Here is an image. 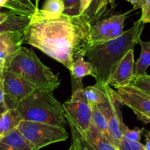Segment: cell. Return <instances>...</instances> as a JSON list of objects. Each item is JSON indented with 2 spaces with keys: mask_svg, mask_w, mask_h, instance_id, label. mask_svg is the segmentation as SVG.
Wrapping results in <instances>:
<instances>
[{
  "mask_svg": "<svg viewBox=\"0 0 150 150\" xmlns=\"http://www.w3.org/2000/svg\"><path fill=\"white\" fill-rule=\"evenodd\" d=\"M16 129L35 150L64 141L69 137L65 127L41 122L21 120Z\"/></svg>",
  "mask_w": 150,
  "mask_h": 150,
  "instance_id": "obj_5",
  "label": "cell"
},
{
  "mask_svg": "<svg viewBox=\"0 0 150 150\" xmlns=\"http://www.w3.org/2000/svg\"><path fill=\"white\" fill-rule=\"evenodd\" d=\"M8 2V0H0V8H5Z\"/></svg>",
  "mask_w": 150,
  "mask_h": 150,
  "instance_id": "obj_40",
  "label": "cell"
},
{
  "mask_svg": "<svg viewBox=\"0 0 150 150\" xmlns=\"http://www.w3.org/2000/svg\"><path fill=\"white\" fill-rule=\"evenodd\" d=\"M83 99L89 104L91 107H102L107 100L106 95L102 88L94 85L93 86H88L79 88Z\"/></svg>",
  "mask_w": 150,
  "mask_h": 150,
  "instance_id": "obj_17",
  "label": "cell"
},
{
  "mask_svg": "<svg viewBox=\"0 0 150 150\" xmlns=\"http://www.w3.org/2000/svg\"><path fill=\"white\" fill-rule=\"evenodd\" d=\"M5 103V93H4L3 82L2 79L0 80V104Z\"/></svg>",
  "mask_w": 150,
  "mask_h": 150,
  "instance_id": "obj_35",
  "label": "cell"
},
{
  "mask_svg": "<svg viewBox=\"0 0 150 150\" xmlns=\"http://www.w3.org/2000/svg\"><path fill=\"white\" fill-rule=\"evenodd\" d=\"M2 137H3V135H0V140L2 139Z\"/></svg>",
  "mask_w": 150,
  "mask_h": 150,
  "instance_id": "obj_43",
  "label": "cell"
},
{
  "mask_svg": "<svg viewBox=\"0 0 150 150\" xmlns=\"http://www.w3.org/2000/svg\"><path fill=\"white\" fill-rule=\"evenodd\" d=\"M97 86L102 88L106 95V102L103 106L99 108L102 110L107 118L112 144L118 148L119 142L122 138V127L125 125L120 110L122 104L116 98L115 91L109 85Z\"/></svg>",
  "mask_w": 150,
  "mask_h": 150,
  "instance_id": "obj_6",
  "label": "cell"
},
{
  "mask_svg": "<svg viewBox=\"0 0 150 150\" xmlns=\"http://www.w3.org/2000/svg\"><path fill=\"white\" fill-rule=\"evenodd\" d=\"M128 13L129 12L111 16L91 24V43L105 42L120 37L125 32V21Z\"/></svg>",
  "mask_w": 150,
  "mask_h": 150,
  "instance_id": "obj_10",
  "label": "cell"
},
{
  "mask_svg": "<svg viewBox=\"0 0 150 150\" xmlns=\"http://www.w3.org/2000/svg\"><path fill=\"white\" fill-rule=\"evenodd\" d=\"M10 13L9 11H8V12H1L0 11V23L2 22V21H4L5 20H6L7 18H8V16H9Z\"/></svg>",
  "mask_w": 150,
  "mask_h": 150,
  "instance_id": "obj_36",
  "label": "cell"
},
{
  "mask_svg": "<svg viewBox=\"0 0 150 150\" xmlns=\"http://www.w3.org/2000/svg\"><path fill=\"white\" fill-rule=\"evenodd\" d=\"M5 71L19 75L38 90L53 92L60 85L58 75L44 65L33 50L24 47L6 59Z\"/></svg>",
  "mask_w": 150,
  "mask_h": 150,
  "instance_id": "obj_3",
  "label": "cell"
},
{
  "mask_svg": "<svg viewBox=\"0 0 150 150\" xmlns=\"http://www.w3.org/2000/svg\"><path fill=\"white\" fill-rule=\"evenodd\" d=\"M91 26L82 15L63 13L52 19L30 20L22 44L38 49L70 72L75 59L86 55L91 43Z\"/></svg>",
  "mask_w": 150,
  "mask_h": 150,
  "instance_id": "obj_1",
  "label": "cell"
},
{
  "mask_svg": "<svg viewBox=\"0 0 150 150\" xmlns=\"http://www.w3.org/2000/svg\"><path fill=\"white\" fill-rule=\"evenodd\" d=\"M8 110V107L6 106L5 103L4 104H0V115L4 113L5 112H6L7 110Z\"/></svg>",
  "mask_w": 150,
  "mask_h": 150,
  "instance_id": "obj_38",
  "label": "cell"
},
{
  "mask_svg": "<svg viewBox=\"0 0 150 150\" xmlns=\"http://www.w3.org/2000/svg\"><path fill=\"white\" fill-rule=\"evenodd\" d=\"M5 105L8 109H14L27 96L38 89L25 79L13 72L5 71L3 77Z\"/></svg>",
  "mask_w": 150,
  "mask_h": 150,
  "instance_id": "obj_7",
  "label": "cell"
},
{
  "mask_svg": "<svg viewBox=\"0 0 150 150\" xmlns=\"http://www.w3.org/2000/svg\"><path fill=\"white\" fill-rule=\"evenodd\" d=\"M22 42H13L0 46V63H5L11 54L22 47Z\"/></svg>",
  "mask_w": 150,
  "mask_h": 150,
  "instance_id": "obj_23",
  "label": "cell"
},
{
  "mask_svg": "<svg viewBox=\"0 0 150 150\" xmlns=\"http://www.w3.org/2000/svg\"><path fill=\"white\" fill-rule=\"evenodd\" d=\"M85 54H80L74 60L72 70L70 71L73 90L83 88V77L92 76L96 78V71L88 60H85Z\"/></svg>",
  "mask_w": 150,
  "mask_h": 150,
  "instance_id": "obj_12",
  "label": "cell"
},
{
  "mask_svg": "<svg viewBox=\"0 0 150 150\" xmlns=\"http://www.w3.org/2000/svg\"><path fill=\"white\" fill-rule=\"evenodd\" d=\"M138 44L141 46V54L135 63L134 77L147 74L146 70L150 66V40L144 41L141 39Z\"/></svg>",
  "mask_w": 150,
  "mask_h": 150,
  "instance_id": "obj_18",
  "label": "cell"
},
{
  "mask_svg": "<svg viewBox=\"0 0 150 150\" xmlns=\"http://www.w3.org/2000/svg\"><path fill=\"white\" fill-rule=\"evenodd\" d=\"M127 1L132 4L133 6V10L140 9V8L141 9L144 4V0H127Z\"/></svg>",
  "mask_w": 150,
  "mask_h": 150,
  "instance_id": "obj_33",
  "label": "cell"
},
{
  "mask_svg": "<svg viewBox=\"0 0 150 150\" xmlns=\"http://www.w3.org/2000/svg\"><path fill=\"white\" fill-rule=\"evenodd\" d=\"M150 133L146 135V144L144 145L146 150H150Z\"/></svg>",
  "mask_w": 150,
  "mask_h": 150,
  "instance_id": "obj_37",
  "label": "cell"
},
{
  "mask_svg": "<svg viewBox=\"0 0 150 150\" xmlns=\"http://www.w3.org/2000/svg\"><path fill=\"white\" fill-rule=\"evenodd\" d=\"M22 120L41 122L65 127L68 125L63 104L53 92L37 90L21 101L15 108Z\"/></svg>",
  "mask_w": 150,
  "mask_h": 150,
  "instance_id": "obj_4",
  "label": "cell"
},
{
  "mask_svg": "<svg viewBox=\"0 0 150 150\" xmlns=\"http://www.w3.org/2000/svg\"><path fill=\"white\" fill-rule=\"evenodd\" d=\"M24 30L0 34V46L5 44H9V43L22 42Z\"/></svg>",
  "mask_w": 150,
  "mask_h": 150,
  "instance_id": "obj_25",
  "label": "cell"
},
{
  "mask_svg": "<svg viewBox=\"0 0 150 150\" xmlns=\"http://www.w3.org/2000/svg\"><path fill=\"white\" fill-rule=\"evenodd\" d=\"M144 123H145V124H150V119H146V120L145 122H144Z\"/></svg>",
  "mask_w": 150,
  "mask_h": 150,
  "instance_id": "obj_42",
  "label": "cell"
},
{
  "mask_svg": "<svg viewBox=\"0 0 150 150\" xmlns=\"http://www.w3.org/2000/svg\"><path fill=\"white\" fill-rule=\"evenodd\" d=\"M145 24L141 18L120 37L105 42L91 43L86 52L87 60L96 71V85H107L118 63L138 44Z\"/></svg>",
  "mask_w": 150,
  "mask_h": 150,
  "instance_id": "obj_2",
  "label": "cell"
},
{
  "mask_svg": "<svg viewBox=\"0 0 150 150\" xmlns=\"http://www.w3.org/2000/svg\"><path fill=\"white\" fill-rule=\"evenodd\" d=\"M66 116L83 135L87 132L91 124V107L83 99L79 88L72 91L69 100L63 103Z\"/></svg>",
  "mask_w": 150,
  "mask_h": 150,
  "instance_id": "obj_9",
  "label": "cell"
},
{
  "mask_svg": "<svg viewBox=\"0 0 150 150\" xmlns=\"http://www.w3.org/2000/svg\"><path fill=\"white\" fill-rule=\"evenodd\" d=\"M5 71V63H0V80H2Z\"/></svg>",
  "mask_w": 150,
  "mask_h": 150,
  "instance_id": "obj_39",
  "label": "cell"
},
{
  "mask_svg": "<svg viewBox=\"0 0 150 150\" xmlns=\"http://www.w3.org/2000/svg\"><path fill=\"white\" fill-rule=\"evenodd\" d=\"M66 119H67L68 125H69L71 129V137L74 138L75 139L77 140V141L78 142V144H80V147L83 150H95L90 144L88 143V141H86V138H84L83 135L81 134V132L78 130V129L76 128V127L74 126V125L73 124V122H71V120L70 119V118L68 116L66 115Z\"/></svg>",
  "mask_w": 150,
  "mask_h": 150,
  "instance_id": "obj_22",
  "label": "cell"
},
{
  "mask_svg": "<svg viewBox=\"0 0 150 150\" xmlns=\"http://www.w3.org/2000/svg\"><path fill=\"white\" fill-rule=\"evenodd\" d=\"M83 135L95 150H119L114 144L92 124H91L87 132Z\"/></svg>",
  "mask_w": 150,
  "mask_h": 150,
  "instance_id": "obj_15",
  "label": "cell"
},
{
  "mask_svg": "<svg viewBox=\"0 0 150 150\" xmlns=\"http://www.w3.org/2000/svg\"><path fill=\"white\" fill-rule=\"evenodd\" d=\"M93 0H80V15H83L88 8Z\"/></svg>",
  "mask_w": 150,
  "mask_h": 150,
  "instance_id": "obj_32",
  "label": "cell"
},
{
  "mask_svg": "<svg viewBox=\"0 0 150 150\" xmlns=\"http://www.w3.org/2000/svg\"><path fill=\"white\" fill-rule=\"evenodd\" d=\"M144 23H150V0H144L141 8V17L140 18Z\"/></svg>",
  "mask_w": 150,
  "mask_h": 150,
  "instance_id": "obj_30",
  "label": "cell"
},
{
  "mask_svg": "<svg viewBox=\"0 0 150 150\" xmlns=\"http://www.w3.org/2000/svg\"><path fill=\"white\" fill-rule=\"evenodd\" d=\"M116 98L123 105L130 108L137 118L144 122L150 119V96L131 85L116 88Z\"/></svg>",
  "mask_w": 150,
  "mask_h": 150,
  "instance_id": "obj_8",
  "label": "cell"
},
{
  "mask_svg": "<svg viewBox=\"0 0 150 150\" xmlns=\"http://www.w3.org/2000/svg\"><path fill=\"white\" fill-rule=\"evenodd\" d=\"M119 150H146L145 146L140 141H130L122 138L119 142Z\"/></svg>",
  "mask_w": 150,
  "mask_h": 150,
  "instance_id": "obj_28",
  "label": "cell"
},
{
  "mask_svg": "<svg viewBox=\"0 0 150 150\" xmlns=\"http://www.w3.org/2000/svg\"><path fill=\"white\" fill-rule=\"evenodd\" d=\"M65 4L63 0H46L41 9H37L31 20H45L56 18L64 13Z\"/></svg>",
  "mask_w": 150,
  "mask_h": 150,
  "instance_id": "obj_13",
  "label": "cell"
},
{
  "mask_svg": "<svg viewBox=\"0 0 150 150\" xmlns=\"http://www.w3.org/2000/svg\"><path fill=\"white\" fill-rule=\"evenodd\" d=\"M40 0H35V6L36 7L37 9H38V3H39Z\"/></svg>",
  "mask_w": 150,
  "mask_h": 150,
  "instance_id": "obj_41",
  "label": "cell"
},
{
  "mask_svg": "<svg viewBox=\"0 0 150 150\" xmlns=\"http://www.w3.org/2000/svg\"><path fill=\"white\" fill-rule=\"evenodd\" d=\"M69 150H83L80 147V144H78V142L77 141V140L75 139L74 138L72 137V143L71 145L70 148L69 149Z\"/></svg>",
  "mask_w": 150,
  "mask_h": 150,
  "instance_id": "obj_34",
  "label": "cell"
},
{
  "mask_svg": "<svg viewBox=\"0 0 150 150\" xmlns=\"http://www.w3.org/2000/svg\"><path fill=\"white\" fill-rule=\"evenodd\" d=\"M8 18L0 23V34L24 30L29 25L31 17L10 12Z\"/></svg>",
  "mask_w": 150,
  "mask_h": 150,
  "instance_id": "obj_16",
  "label": "cell"
},
{
  "mask_svg": "<svg viewBox=\"0 0 150 150\" xmlns=\"http://www.w3.org/2000/svg\"><path fill=\"white\" fill-rule=\"evenodd\" d=\"M91 110V124L94 125L96 129H99L103 135H105L112 142L110 135L108 120H107L106 116L102 110L96 105L92 106Z\"/></svg>",
  "mask_w": 150,
  "mask_h": 150,
  "instance_id": "obj_21",
  "label": "cell"
},
{
  "mask_svg": "<svg viewBox=\"0 0 150 150\" xmlns=\"http://www.w3.org/2000/svg\"><path fill=\"white\" fill-rule=\"evenodd\" d=\"M115 0H102V2L100 4V6H99V9H98L97 11V13H96V17H95V19H94V23H96V21H99V18H100L101 16L105 12V9H106V7L108 6L109 4H112L114 2Z\"/></svg>",
  "mask_w": 150,
  "mask_h": 150,
  "instance_id": "obj_31",
  "label": "cell"
},
{
  "mask_svg": "<svg viewBox=\"0 0 150 150\" xmlns=\"http://www.w3.org/2000/svg\"><path fill=\"white\" fill-rule=\"evenodd\" d=\"M102 1V0H93L88 8L82 15L91 24H93L94 22L95 17H96Z\"/></svg>",
  "mask_w": 150,
  "mask_h": 150,
  "instance_id": "obj_27",
  "label": "cell"
},
{
  "mask_svg": "<svg viewBox=\"0 0 150 150\" xmlns=\"http://www.w3.org/2000/svg\"></svg>",
  "mask_w": 150,
  "mask_h": 150,
  "instance_id": "obj_44",
  "label": "cell"
},
{
  "mask_svg": "<svg viewBox=\"0 0 150 150\" xmlns=\"http://www.w3.org/2000/svg\"><path fill=\"white\" fill-rule=\"evenodd\" d=\"M65 4L64 13L67 15H80V0H63Z\"/></svg>",
  "mask_w": 150,
  "mask_h": 150,
  "instance_id": "obj_29",
  "label": "cell"
},
{
  "mask_svg": "<svg viewBox=\"0 0 150 150\" xmlns=\"http://www.w3.org/2000/svg\"><path fill=\"white\" fill-rule=\"evenodd\" d=\"M143 130L144 129H141L138 127L130 129L125 124L122 127V138L130 141H140Z\"/></svg>",
  "mask_w": 150,
  "mask_h": 150,
  "instance_id": "obj_26",
  "label": "cell"
},
{
  "mask_svg": "<svg viewBox=\"0 0 150 150\" xmlns=\"http://www.w3.org/2000/svg\"><path fill=\"white\" fill-rule=\"evenodd\" d=\"M5 8L12 13L32 17L37 10L31 0H8Z\"/></svg>",
  "mask_w": 150,
  "mask_h": 150,
  "instance_id": "obj_20",
  "label": "cell"
},
{
  "mask_svg": "<svg viewBox=\"0 0 150 150\" xmlns=\"http://www.w3.org/2000/svg\"><path fill=\"white\" fill-rule=\"evenodd\" d=\"M130 85L140 89L150 96V75L146 74L135 77Z\"/></svg>",
  "mask_w": 150,
  "mask_h": 150,
  "instance_id": "obj_24",
  "label": "cell"
},
{
  "mask_svg": "<svg viewBox=\"0 0 150 150\" xmlns=\"http://www.w3.org/2000/svg\"><path fill=\"white\" fill-rule=\"evenodd\" d=\"M0 150H35L21 132L15 128L0 140Z\"/></svg>",
  "mask_w": 150,
  "mask_h": 150,
  "instance_id": "obj_14",
  "label": "cell"
},
{
  "mask_svg": "<svg viewBox=\"0 0 150 150\" xmlns=\"http://www.w3.org/2000/svg\"><path fill=\"white\" fill-rule=\"evenodd\" d=\"M135 63L134 50H131L118 63L108 79L107 85L114 86L116 88L130 85L134 78Z\"/></svg>",
  "mask_w": 150,
  "mask_h": 150,
  "instance_id": "obj_11",
  "label": "cell"
},
{
  "mask_svg": "<svg viewBox=\"0 0 150 150\" xmlns=\"http://www.w3.org/2000/svg\"><path fill=\"white\" fill-rule=\"evenodd\" d=\"M21 120L22 119L15 108L8 109L6 112L0 115V135H5L16 128Z\"/></svg>",
  "mask_w": 150,
  "mask_h": 150,
  "instance_id": "obj_19",
  "label": "cell"
}]
</instances>
